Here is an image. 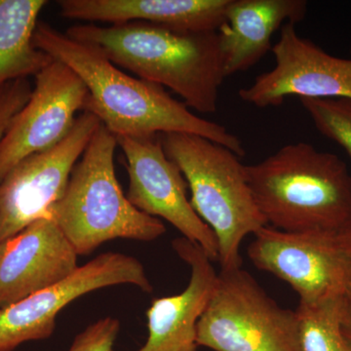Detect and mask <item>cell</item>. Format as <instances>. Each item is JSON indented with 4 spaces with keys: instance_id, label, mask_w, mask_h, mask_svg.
Instances as JSON below:
<instances>
[{
    "instance_id": "obj_1",
    "label": "cell",
    "mask_w": 351,
    "mask_h": 351,
    "mask_svg": "<svg viewBox=\"0 0 351 351\" xmlns=\"http://www.w3.org/2000/svg\"><path fill=\"white\" fill-rule=\"evenodd\" d=\"M34 43L82 78L89 93L84 110L93 112L115 137L193 134L244 156L241 141L225 126L201 119L160 85L127 75L94 48L47 23H38Z\"/></svg>"
},
{
    "instance_id": "obj_2",
    "label": "cell",
    "mask_w": 351,
    "mask_h": 351,
    "mask_svg": "<svg viewBox=\"0 0 351 351\" xmlns=\"http://www.w3.org/2000/svg\"><path fill=\"white\" fill-rule=\"evenodd\" d=\"M66 36L100 52L119 69L165 86L200 113L218 108L225 80L218 32L177 31L144 22L75 25Z\"/></svg>"
},
{
    "instance_id": "obj_3",
    "label": "cell",
    "mask_w": 351,
    "mask_h": 351,
    "mask_svg": "<svg viewBox=\"0 0 351 351\" xmlns=\"http://www.w3.org/2000/svg\"><path fill=\"white\" fill-rule=\"evenodd\" d=\"M245 173L258 211L276 230L337 232L351 218V175L332 152L294 143Z\"/></svg>"
},
{
    "instance_id": "obj_4",
    "label": "cell",
    "mask_w": 351,
    "mask_h": 351,
    "mask_svg": "<svg viewBox=\"0 0 351 351\" xmlns=\"http://www.w3.org/2000/svg\"><path fill=\"white\" fill-rule=\"evenodd\" d=\"M117 137L101 124L51 211L78 256L117 239L154 241L166 232L160 219L132 205L114 169Z\"/></svg>"
},
{
    "instance_id": "obj_5",
    "label": "cell",
    "mask_w": 351,
    "mask_h": 351,
    "mask_svg": "<svg viewBox=\"0 0 351 351\" xmlns=\"http://www.w3.org/2000/svg\"><path fill=\"white\" fill-rule=\"evenodd\" d=\"M159 137L166 156L184 175L193 209L216 237L221 269L242 267L240 247L245 237L267 225L252 195L239 156L193 134Z\"/></svg>"
},
{
    "instance_id": "obj_6",
    "label": "cell",
    "mask_w": 351,
    "mask_h": 351,
    "mask_svg": "<svg viewBox=\"0 0 351 351\" xmlns=\"http://www.w3.org/2000/svg\"><path fill=\"white\" fill-rule=\"evenodd\" d=\"M197 343L213 351H302L295 311L279 306L242 267L219 272Z\"/></svg>"
},
{
    "instance_id": "obj_7",
    "label": "cell",
    "mask_w": 351,
    "mask_h": 351,
    "mask_svg": "<svg viewBox=\"0 0 351 351\" xmlns=\"http://www.w3.org/2000/svg\"><path fill=\"white\" fill-rule=\"evenodd\" d=\"M101 122L84 110L66 137L55 147L25 157L0 182V242L51 217L73 168Z\"/></svg>"
},
{
    "instance_id": "obj_8",
    "label": "cell",
    "mask_w": 351,
    "mask_h": 351,
    "mask_svg": "<svg viewBox=\"0 0 351 351\" xmlns=\"http://www.w3.org/2000/svg\"><path fill=\"white\" fill-rule=\"evenodd\" d=\"M131 284L144 292L152 285L142 263L121 253H104L78 267L61 282L0 309V351H12L27 341L49 338L58 314L69 304L99 289Z\"/></svg>"
},
{
    "instance_id": "obj_9",
    "label": "cell",
    "mask_w": 351,
    "mask_h": 351,
    "mask_svg": "<svg viewBox=\"0 0 351 351\" xmlns=\"http://www.w3.org/2000/svg\"><path fill=\"white\" fill-rule=\"evenodd\" d=\"M247 254L257 269L288 283L304 304L343 295L351 283V263L335 232H287L265 226L254 234Z\"/></svg>"
},
{
    "instance_id": "obj_10",
    "label": "cell",
    "mask_w": 351,
    "mask_h": 351,
    "mask_svg": "<svg viewBox=\"0 0 351 351\" xmlns=\"http://www.w3.org/2000/svg\"><path fill=\"white\" fill-rule=\"evenodd\" d=\"M117 141L126 158V197L132 205L143 213L165 219L182 237L199 245L212 261L218 260L216 237L188 199L184 175L166 156L159 135L119 136Z\"/></svg>"
},
{
    "instance_id": "obj_11",
    "label": "cell",
    "mask_w": 351,
    "mask_h": 351,
    "mask_svg": "<svg viewBox=\"0 0 351 351\" xmlns=\"http://www.w3.org/2000/svg\"><path fill=\"white\" fill-rule=\"evenodd\" d=\"M29 101L0 142V182L25 157L59 144L84 112L87 87L66 64L53 60L36 76Z\"/></svg>"
},
{
    "instance_id": "obj_12",
    "label": "cell",
    "mask_w": 351,
    "mask_h": 351,
    "mask_svg": "<svg viewBox=\"0 0 351 351\" xmlns=\"http://www.w3.org/2000/svg\"><path fill=\"white\" fill-rule=\"evenodd\" d=\"M271 51L276 66L257 76L251 86L239 90L245 103L265 108L282 106L292 96L351 100V53L350 58L328 54L300 36L293 23L281 27Z\"/></svg>"
},
{
    "instance_id": "obj_13",
    "label": "cell",
    "mask_w": 351,
    "mask_h": 351,
    "mask_svg": "<svg viewBox=\"0 0 351 351\" xmlns=\"http://www.w3.org/2000/svg\"><path fill=\"white\" fill-rule=\"evenodd\" d=\"M77 257L52 216L0 242V309L68 278Z\"/></svg>"
},
{
    "instance_id": "obj_14",
    "label": "cell",
    "mask_w": 351,
    "mask_h": 351,
    "mask_svg": "<svg viewBox=\"0 0 351 351\" xmlns=\"http://www.w3.org/2000/svg\"><path fill=\"white\" fill-rule=\"evenodd\" d=\"M173 249L191 267V278L182 293L152 301L147 311V341L136 351H198L197 324L213 293L217 274L199 245L181 237Z\"/></svg>"
},
{
    "instance_id": "obj_15",
    "label": "cell",
    "mask_w": 351,
    "mask_h": 351,
    "mask_svg": "<svg viewBox=\"0 0 351 351\" xmlns=\"http://www.w3.org/2000/svg\"><path fill=\"white\" fill-rule=\"evenodd\" d=\"M230 0H60L66 19L110 25L144 22L177 31L218 32Z\"/></svg>"
},
{
    "instance_id": "obj_16",
    "label": "cell",
    "mask_w": 351,
    "mask_h": 351,
    "mask_svg": "<svg viewBox=\"0 0 351 351\" xmlns=\"http://www.w3.org/2000/svg\"><path fill=\"white\" fill-rule=\"evenodd\" d=\"M306 12L304 0H230L218 29L226 78L253 68L272 49L274 32Z\"/></svg>"
},
{
    "instance_id": "obj_17",
    "label": "cell",
    "mask_w": 351,
    "mask_h": 351,
    "mask_svg": "<svg viewBox=\"0 0 351 351\" xmlns=\"http://www.w3.org/2000/svg\"><path fill=\"white\" fill-rule=\"evenodd\" d=\"M46 0H0V88L36 76L53 59L34 43Z\"/></svg>"
},
{
    "instance_id": "obj_18",
    "label": "cell",
    "mask_w": 351,
    "mask_h": 351,
    "mask_svg": "<svg viewBox=\"0 0 351 351\" xmlns=\"http://www.w3.org/2000/svg\"><path fill=\"white\" fill-rule=\"evenodd\" d=\"M343 295L323 301L300 302L295 309L302 351H351L341 330Z\"/></svg>"
},
{
    "instance_id": "obj_19",
    "label": "cell",
    "mask_w": 351,
    "mask_h": 351,
    "mask_svg": "<svg viewBox=\"0 0 351 351\" xmlns=\"http://www.w3.org/2000/svg\"><path fill=\"white\" fill-rule=\"evenodd\" d=\"M317 131L341 145L351 158L350 99H300Z\"/></svg>"
},
{
    "instance_id": "obj_20",
    "label": "cell",
    "mask_w": 351,
    "mask_h": 351,
    "mask_svg": "<svg viewBox=\"0 0 351 351\" xmlns=\"http://www.w3.org/2000/svg\"><path fill=\"white\" fill-rule=\"evenodd\" d=\"M119 330V319L103 318L78 334L68 351H112Z\"/></svg>"
},
{
    "instance_id": "obj_21",
    "label": "cell",
    "mask_w": 351,
    "mask_h": 351,
    "mask_svg": "<svg viewBox=\"0 0 351 351\" xmlns=\"http://www.w3.org/2000/svg\"><path fill=\"white\" fill-rule=\"evenodd\" d=\"M18 110L19 108L15 101L5 96H0V142Z\"/></svg>"
},
{
    "instance_id": "obj_22",
    "label": "cell",
    "mask_w": 351,
    "mask_h": 351,
    "mask_svg": "<svg viewBox=\"0 0 351 351\" xmlns=\"http://www.w3.org/2000/svg\"><path fill=\"white\" fill-rule=\"evenodd\" d=\"M341 323L343 335L351 345V283L343 295Z\"/></svg>"
},
{
    "instance_id": "obj_23",
    "label": "cell",
    "mask_w": 351,
    "mask_h": 351,
    "mask_svg": "<svg viewBox=\"0 0 351 351\" xmlns=\"http://www.w3.org/2000/svg\"><path fill=\"white\" fill-rule=\"evenodd\" d=\"M335 240L339 250L351 263V218L341 226L338 232H335Z\"/></svg>"
}]
</instances>
